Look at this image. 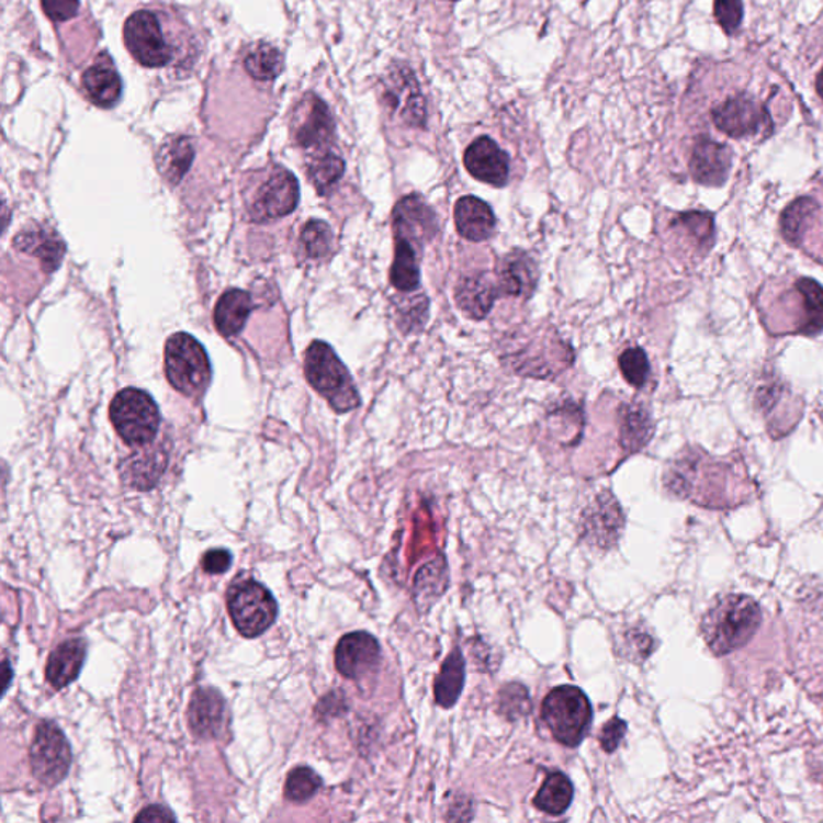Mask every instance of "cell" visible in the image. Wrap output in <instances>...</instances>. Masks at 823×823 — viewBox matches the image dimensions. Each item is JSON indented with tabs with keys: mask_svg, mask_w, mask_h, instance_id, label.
<instances>
[{
	"mask_svg": "<svg viewBox=\"0 0 823 823\" xmlns=\"http://www.w3.org/2000/svg\"><path fill=\"white\" fill-rule=\"evenodd\" d=\"M174 821V814L169 812V809L161 808V805H150V808L144 809L140 814L137 815L136 821L154 822V821Z\"/></svg>",
	"mask_w": 823,
	"mask_h": 823,
	"instance_id": "49",
	"label": "cell"
},
{
	"mask_svg": "<svg viewBox=\"0 0 823 823\" xmlns=\"http://www.w3.org/2000/svg\"><path fill=\"white\" fill-rule=\"evenodd\" d=\"M757 311L773 335H814L823 331V286L805 277L769 280L760 289Z\"/></svg>",
	"mask_w": 823,
	"mask_h": 823,
	"instance_id": "1",
	"label": "cell"
},
{
	"mask_svg": "<svg viewBox=\"0 0 823 823\" xmlns=\"http://www.w3.org/2000/svg\"><path fill=\"white\" fill-rule=\"evenodd\" d=\"M573 361V349L563 343L562 338L556 335H553V338L545 335L539 340L528 341L525 348L515 349L508 354V365L515 372L538 379L555 376L562 370L568 369Z\"/></svg>",
	"mask_w": 823,
	"mask_h": 823,
	"instance_id": "12",
	"label": "cell"
},
{
	"mask_svg": "<svg viewBox=\"0 0 823 823\" xmlns=\"http://www.w3.org/2000/svg\"><path fill=\"white\" fill-rule=\"evenodd\" d=\"M455 227L460 237L470 241L489 240L496 232L493 207L478 196H462L454 207Z\"/></svg>",
	"mask_w": 823,
	"mask_h": 823,
	"instance_id": "25",
	"label": "cell"
},
{
	"mask_svg": "<svg viewBox=\"0 0 823 823\" xmlns=\"http://www.w3.org/2000/svg\"><path fill=\"white\" fill-rule=\"evenodd\" d=\"M322 788V778L309 767H296L286 778L285 798L293 802L311 800Z\"/></svg>",
	"mask_w": 823,
	"mask_h": 823,
	"instance_id": "40",
	"label": "cell"
},
{
	"mask_svg": "<svg viewBox=\"0 0 823 823\" xmlns=\"http://www.w3.org/2000/svg\"><path fill=\"white\" fill-rule=\"evenodd\" d=\"M245 71L256 81H274L283 69L279 48L269 43L252 44L244 58Z\"/></svg>",
	"mask_w": 823,
	"mask_h": 823,
	"instance_id": "36",
	"label": "cell"
},
{
	"mask_svg": "<svg viewBox=\"0 0 823 823\" xmlns=\"http://www.w3.org/2000/svg\"><path fill=\"white\" fill-rule=\"evenodd\" d=\"M166 462H168V459L162 451L133 455L127 460L126 469L123 470L124 480L137 489H150L165 472Z\"/></svg>",
	"mask_w": 823,
	"mask_h": 823,
	"instance_id": "34",
	"label": "cell"
},
{
	"mask_svg": "<svg viewBox=\"0 0 823 823\" xmlns=\"http://www.w3.org/2000/svg\"><path fill=\"white\" fill-rule=\"evenodd\" d=\"M307 382L338 414H346L361 406L358 388L343 362L330 345L314 341L304 358Z\"/></svg>",
	"mask_w": 823,
	"mask_h": 823,
	"instance_id": "5",
	"label": "cell"
},
{
	"mask_svg": "<svg viewBox=\"0 0 823 823\" xmlns=\"http://www.w3.org/2000/svg\"><path fill=\"white\" fill-rule=\"evenodd\" d=\"M542 719L562 745H580L593 725V707L579 687L553 688L542 701Z\"/></svg>",
	"mask_w": 823,
	"mask_h": 823,
	"instance_id": "6",
	"label": "cell"
},
{
	"mask_svg": "<svg viewBox=\"0 0 823 823\" xmlns=\"http://www.w3.org/2000/svg\"><path fill=\"white\" fill-rule=\"evenodd\" d=\"M292 136L297 147L328 151L335 138V121L324 100L306 93L292 116Z\"/></svg>",
	"mask_w": 823,
	"mask_h": 823,
	"instance_id": "13",
	"label": "cell"
},
{
	"mask_svg": "<svg viewBox=\"0 0 823 823\" xmlns=\"http://www.w3.org/2000/svg\"><path fill=\"white\" fill-rule=\"evenodd\" d=\"M86 655H88V645L82 639H71V641L60 643L48 656L47 683L57 690L75 683L84 666Z\"/></svg>",
	"mask_w": 823,
	"mask_h": 823,
	"instance_id": "26",
	"label": "cell"
},
{
	"mask_svg": "<svg viewBox=\"0 0 823 823\" xmlns=\"http://www.w3.org/2000/svg\"><path fill=\"white\" fill-rule=\"evenodd\" d=\"M3 664H5V690H7V687H9V684H10V666H9V662H5Z\"/></svg>",
	"mask_w": 823,
	"mask_h": 823,
	"instance_id": "51",
	"label": "cell"
},
{
	"mask_svg": "<svg viewBox=\"0 0 823 823\" xmlns=\"http://www.w3.org/2000/svg\"><path fill=\"white\" fill-rule=\"evenodd\" d=\"M345 161L338 155L331 154L330 150L322 151L313 158L307 166V176L309 181L316 187L320 195H327L338 181L343 178Z\"/></svg>",
	"mask_w": 823,
	"mask_h": 823,
	"instance_id": "37",
	"label": "cell"
},
{
	"mask_svg": "<svg viewBox=\"0 0 823 823\" xmlns=\"http://www.w3.org/2000/svg\"><path fill=\"white\" fill-rule=\"evenodd\" d=\"M465 684V659L462 652L455 649L442 664L441 673L436 677V703L444 709H451L458 703Z\"/></svg>",
	"mask_w": 823,
	"mask_h": 823,
	"instance_id": "32",
	"label": "cell"
},
{
	"mask_svg": "<svg viewBox=\"0 0 823 823\" xmlns=\"http://www.w3.org/2000/svg\"><path fill=\"white\" fill-rule=\"evenodd\" d=\"M393 112L399 113V116L410 126H424L427 110H425V100L421 97L420 88L415 81L414 75L409 69H399L391 76V86L386 92Z\"/></svg>",
	"mask_w": 823,
	"mask_h": 823,
	"instance_id": "24",
	"label": "cell"
},
{
	"mask_svg": "<svg viewBox=\"0 0 823 823\" xmlns=\"http://www.w3.org/2000/svg\"><path fill=\"white\" fill-rule=\"evenodd\" d=\"M30 756L34 777L46 787L60 783L71 766V749L67 736L54 722L46 721L37 725Z\"/></svg>",
	"mask_w": 823,
	"mask_h": 823,
	"instance_id": "11",
	"label": "cell"
},
{
	"mask_svg": "<svg viewBox=\"0 0 823 823\" xmlns=\"http://www.w3.org/2000/svg\"><path fill=\"white\" fill-rule=\"evenodd\" d=\"M195 148L189 137L168 138L157 155V165L162 178L171 185H178L192 166Z\"/></svg>",
	"mask_w": 823,
	"mask_h": 823,
	"instance_id": "31",
	"label": "cell"
},
{
	"mask_svg": "<svg viewBox=\"0 0 823 823\" xmlns=\"http://www.w3.org/2000/svg\"><path fill=\"white\" fill-rule=\"evenodd\" d=\"M449 586L448 563L442 556L425 565L417 573L414 580V601L417 610L427 613L431 607L444 595Z\"/></svg>",
	"mask_w": 823,
	"mask_h": 823,
	"instance_id": "30",
	"label": "cell"
},
{
	"mask_svg": "<svg viewBox=\"0 0 823 823\" xmlns=\"http://www.w3.org/2000/svg\"><path fill=\"white\" fill-rule=\"evenodd\" d=\"M538 266L527 252L514 251L505 256L496 275L500 295L528 300L538 286Z\"/></svg>",
	"mask_w": 823,
	"mask_h": 823,
	"instance_id": "23",
	"label": "cell"
},
{
	"mask_svg": "<svg viewBox=\"0 0 823 823\" xmlns=\"http://www.w3.org/2000/svg\"><path fill=\"white\" fill-rule=\"evenodd\" d=\"M251 309L250 293L244 290H229L219 297L214 307V324L224 337H235L244 330Z\"/></svg>",
	"mask_w": 823,
	"mask_h": 823,
	"instance_id": "29",
	"label": "cell"
},
{
	"mask_svg": "<svg viewBox=\"0 0 823 823\" xmlns=\"http://www.w3.org/2000/svg\"><path fill=\"white\" fill-rule=\"evenodd\" d=\"M573 797L572 780L565 774L552 773L535 794L534 805L539 811L548 812L550 815H560L568 811Z\"/></svg>",
	"mask_w": 823,
	"mask_h": 823,
	"instance_id": "35",
	"label": "cell"
},
{
	"mask_svg": "<svg viewBox=\"0 0 823 823\" xmlns=\"http://www.w3.org/2000/svg\"><path fill=\"white\" fill-rule=\"evenodd\" d=\"M712 121L722 133L735 138L759 136L763 131H770L773 127L766 109L745 93L715 106L712 110Z\"/></svg>",
	"mask_w": 823,
	"mask_h": 823,
	"instance_id": "14",
	"label": "cell"
},
{
	"mask_svg": "<svg viewBox=\"0 0 823 823\" xmlns=\"http://www.w3.org/2000/svg\"><path fill=\"white\" fill-rule=\"evenodd\" d=\"M41 5L47 19L55 23L68 22L79 12V0H41Z\"/></svg>",
	"mask_w": 823,
	"mask_h": 823,
	"instance_id": "45",
	"label": "cell"
},
{
	"mask_svg": "<svg viewBox=\"0 0 823 823\" xmlns=\"http://www.w3.org/2000/svg\"><path fill=\"white\" fill-rule=\"evenodd\" d=\"M732 168V151L728 145L700 137L690 158L691 178L703 185L719 187L728 181Z\"/></svg>",
	"mask_w": 823,
	"mask_h": 823,
	"instance_id": "20",
	"label": "cell"
},
{
	"mask_svg": "<svg viewBox=\"0 0 823 823\" xmlns=\"http://www.w3.org/2000/svg\"><path fill=\"white\" fill-rule=\"evenodd\" d=\"M165 370L172 388L195 396L210 385L211 365L205 348L187 334H176L165 348Z\"/></svg>",
	"mask_w": 823,
	"mask_h": 823,
	"instance_id": "8",
	"label": "cell"
},
{
	"mask_svg": "<svg viewBox=\"0 0 823 823\" xmlns=\"http://www.w3.org/2000/svg\"><path fill=\"white\" fill-rule=\"evenodd\" d=\"M760 619L755 598L742 594L724 595L704 615L701 635L715 656H725L755 638Z\"/></svg>",
	"mask_w": 823,
	"mask_h": 823,
	"instance_id": "3",
	"label": "cell"
},
{
	"mask_svg": "<svg viewBox=\"0 0 823 823\" xmlns=\"http://www.w3.org/2000/svg\"><path fill=\"white\" fill-rule=\"evenodd\" d=\"M653 430L652 415L641 404H624L619 410V444L628 454L645 448Z\"/></svg>",
	"mask_w": 823,
	"mask_h": 823,
	"instance_id": "28",
	"label": "cell"
},
{
	"mask_svg": "<svg viewBox=\"0 0 823 823\" xmlns=\"http://www.w3.org/2000/svg\"><path fill=\"white\" fill-rule=\"evenodd\" d=\"M382 649L373 635L367 632H351L338 642L335 650V664L338 673L348 679H362L379 667Z\"/></svg>",
	"mask_w": 823,
	"mask_h": 823,
	"instance_id": "17",
	"label": "cell"
},
{
	"mask_svg": "<svg viewBox=\"0 0 823 823\" xmlns=\"http://www.w3.org/2000/svg\"><path fill=\"white\" fill-rule=\"evenodd\" d=\"M780 227L788 244L823 264V196L794 200L781 213Z\"/></svg>",
	"mask_w": 823,
	"mask_h": 823,
	"instance_id": "10",
	"label": "cell"
},
{
	"mask_svg": "<svg viewBox=\"0 0 823 823\" xmlns=\"http://www.w3.org/2000/svg\"><path fill=\"white\" fill-rule=\"evenodd\" d=\"M81 84L88 99L100 109H112L120 102L123 93L120 72L106 54L99 55L91 67L86 69Z\"/></svg>",
	"mask_w": 823,
	"mask_h": 823,
	"instance_id": "21",
	"label": "cell"
},
{
	"mask_svg": "<svg viewBox=\"0 0 823 823\" xmlns=\"http://www.w3.org/2000/svg\"><path fill=\"white\" fill-rule=\"evenodd\" d=\"M714 15L725 33H735L743 20L742 0H714Z\"/></svg>",
	"mask_w": 823,
	"mask_h": 823,
	"instance_id": "44",
	"label": "cell"
},
{
	"mask_svg": "<svg viewBox=\"0 0 823 823\" xmlns=\"http://www.w3.org/2000/svg\"><path fill=\"white\" fill-rule=\"evenodd\" d=\"M463 162L473 178L493 187H505L510 178V158L496 140L487 136L476 138L466 148Z\"/></svg>",
	"mask_w": 823,
	"mask_h": 823,
	"instance_id": "19",
	"label": "cell"
},
{
	"mask_svg": "<svg viewBox=\"0 0 823 823\" xmlns=\"http://www.w3.org/2000/svg\"><path fill=\"white\" fill-rule=\"evenodd\" d=\"M341 695L328 694V697H325L324 700H320L319 707H317V712H319L320 718H331V715H340L341 712H345L346 709H348L346 708L345 698L341 697Z\"/></svg>",
	"mask_w": 823,
	"mask_h": 823,
	"instance_id": "48",
	"label": "cell"
},
{
	"mask_svg": "<svg viewBox=\"0 0 823 823\" xmlns=\"http://www.w3.org/2000/svg\"><path fill=\"white\" fill-rule=\"evenodd\" d=\"M628 731V724L622 719L613 718L604 725L600 733V745L601 748L607 753L617 752L619 743L625 736Z\"/></svg>",
	"mask_w": 823,
	"mask_h": 823,
	"instance_id": "46",
	"label": "cell"
},
{
	"mask_svg": "<svg viewBox=\"0 0 823 823\" xmlns=\"http://www.w3.org/2000/svg\"><path fill=\"white\" fill-rule=\"evenodd\" d=\"M430 316V301L425 295L399 300L397 306V325L403 334L409 335L421 330Z\"/></svg>",
	"mask_w": 823,
	"mask_h": 823,
	"instance_id": "39",
	"label": "cell"
},
{
	"mask_svg": "<svg viewBox=\"0 0 823 823\" xmlns=\"http://www.w3.org/2000/svg\"><path fill=\"white\" fill-rule=\"evenodd\" d=\"M183 26L181 20L165 10H137L124 24V44L142 67H168L181 61L187 48Z\"/></svg>",
	"mask_w": 823,
	"mask_h": 823,
	"instance_id": "2",
	"label": "cell"
},
{
	"mask_svg": "<svg viewBox=\"0 0 823 823\" xmlns=\"http://www.w3.org/2000/svg\"><path fill=\"white\" fill-rule=\"evenodd\" d=\"M619 369L629 385L642 388L650 376V362L642 348H629L619 356Z\"/></svg>",
	"mask_w": 823,
	"mask_h": 823,
	"instance_id": "42",
	"label": "cell"
},
{
	"mask_svg": "<svg viewBox=\"0 0 823 823\" xmlns=\"http://www.w3.org/2000/svg\"><path fill=\"white\" fill-rule=\"evenodd\" d=\"M531 711V698L528 688L521 684L511 683L500 688L499 712L510 722L518 721Z\"/></svg>",
	"mask_w": 823,
	"mask_h": 823,
	"instance_id": "41",
	"label": "cell"
},
{
	"mask_svg": "<svg viewBox=\"0 0 823 823\" xmlns=\"http://www.w3.org/2000/svg\"><path fill=\"white\" fill-rule=\"evenodd\" d=\"M13 245L16 250L40 258L46 272L55 271L65 255V244L58 237L57 232L43 226L20 232Z\"/></svg>",
	"mask_w": 823,
	"mask_h": 823,
	"instance_id": "27",
	"label": "cell"
},
{
	"mask_svg": "<svg viewBox=\"0 0 823 823\" xmlns=\"http://www.w3.org/2000/svg\"><path fill=\"white\" fill-rule=\"evenodd\" d=\"M232 553L226 549L207 550L202 560L203 570L207 574H224L229 572Z\"/></svg>",
	"mask_w": 823,
	"mask_h": 823,
	"instance_id": "47",
	"label": "cell"
},
{
	"mask_svg": "<svg viewBox=\"0 0 823 823\" xmlns=\"http://www.w3.org/2000/svg\"><path fill=\"white\" fill-rule=\"evenodd\" d=\"M189 725L202 740H216L227 732L229 712L223 695L214 688H200L190 700Z\"/></svg>",
	"mask_w": 823,
	"mask_h": 823,
	"instance_id": "18",
	"label": "cell"
},
{
	"mask_svg": "<svg viewBox=\"0 0 823 823\" xmlns=\"http://www.w3.org/2000/svg\"><path fill=\"white\" fill-rule=\"evenodd\" d=\"M227 605L235 628L248 639L264 634L279 613L274 595L256 580L235 584L229 590Z\"/></svg>",
	"mask_w": 823,
	"mask_h": 823,
	"instance_id": "9",
	"label": "cell"
},
{
	"mask_svg": "<svg viewBox=\"0 0 823 823\" xmlns=\"http://www.w3.org/2000/svg\"><path fill=\"white\" fill-rule=\"evenodd\" d=\"M815 88H818L819 95H821V99L823 100V69L821 75H819L818 82H815Z\"/></svg>",
	"mask_w": 823,
	"mask_h": 823,
	"instance_id": "50",
	"label": "cell"
},
{
	"mask_svg": "<svg viewBox=\"0 0 823 823\" xmlns=\"http://www.w3.org/2000/svg\"><path fill=\"white\" fill-rule=\"evenodd\" d=\"M655 649V641L652 635L639 629H631L624 635V658L632 659L634 663H641L649 658Z\"/></svg>",
	"mask_w": 823,
	"mask_h": 823,
	"instance_id": "43",
	"label": "cell"
},
{
	"mask_svg": "<svg viewBox=\"0 0 823 823\" xmlns=\"http://www.w3.org/2000/svg\"><path fill=\"white\" fill-rule=\"evenodd\" d=\"M113 427L126 444L147 446L157 438L161 415L150 394L126 388L116 394L110 406Z\"/></svg>",
	"mask_w": 823,
	"mask_h": 823,
	"instance_id": "7",
	"label": "cell"
},
{
	"mask_svg": "<svg viewBox=\"0 0 823 823\" xmlns=\"http://www.w3.org/2000/svg\"><path fill=\"white\" fill-rule=\"evenodd\" d=\"M417 248L404 238H396L394 261L391 266V283L399 292L412 293L420 286V264Z\"/></svg>",
	"mask_w": 823,
	"mask_h": 823,
	"instance_id": "33",
	"label": "cell"
},
{
	"mask_svg": "<svg viewBox=\"0 0 823 823\" xmlns=\"http://www.w3.org/2000/svg\"><path fill=\"white\" fill-rule=\"evenodd\" d=\"M300 199L295 176L282 166L252 172L245 187V207L255 223H268L293 213Z\"/></svg>",
	"mask_w": 823,
	"mask_h": 823,
	"instance_id": "4",
	"label": "cell"
},
{
	"mask_svg": "<svg viewBox=\"0 0 823 823\" xmlns=\"http://www.w3.org/2000/svg\"><path fill=\"white\" fill-rule=\"evenodd\" d=\"M394 237L409 240L412 245L424 247L438 234V219L424 199L418 195L404 196L393 211Z\"/></svg>",
	"mask_w": 823,
	"mask_h": 823,
	"instance_id": "16",
	"label": "cell"
},
{
	"mask_svg": "<svg viewBox=\"0 0 823 823\" xmlns=\"http://www.w3.org/2000/svg\"><path fill=\"white\" fill-rule=\"evenodd\" d=\"M300 248L309 261H322L334 248V232L324 221H309L301 230Z\"/></svg>",
	"mask_w": 823,
	"mask_h": 823,
	"instance_id": "38",
	"label": "cell"
},
{
	"mask_svg": "<svg viewBox=\"0 0 823 823\" xmlns=\"http://www.w3.org/2000/svg\"><path fill=\"white\" fill-rule=\"evenodd\" d=\"M500 295L497 279L486 274L463 277L455 286V301L459 309L470 319L481 320L487 317Z\"/></svg>",
	"mask_w": 823,
	"mask_h": 823,
	"instance_id": "22",
	"label": "cell"
},
{
	"mask_svg": "<svg viewBox=\"0 0 823 823\" xmlns=\"http://www.w3.org/2000/svg\"><path fill=\"white\" fill-rule=\"evenodd\" d=\"M624 521L617 497L605 491L583 511L580 535L594 548L610 549L621 538Z\"/></svg>",
	"mask_w": 823,
	"mask_h": 823,
	"instance_id": "15",
	"label": "cell"
}]
</instances>
